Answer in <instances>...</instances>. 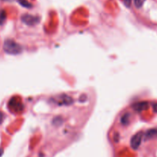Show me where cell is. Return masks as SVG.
<instances>
[{"instance_id":"obj_15","label":"cell","mask_w":157,"mask_h":157,"mask_svg":"<svg viewBox=\"0 0 157 157\" xmlns=\"http://www.w3.org/2000/svg\"><path fill=\"white\" fill-rule=\"evenodd\" d=\"M152 107H153V110L155 113H157V103H155L153 105H152Z\"/></svg>"},{"instance_id":"obj_9","label":"cell","mask_w":157,"mask_h":157,"mask_svg":"<svg viewBox=\"0 0 157 157\" xmlns=\"http://www.w3.org/2000/svg\"><path fill=\"white\" fill-rule=\"evenodd\" d=\"M6 12L5 10H0V25H2L6 19Z\"/></svg>"},{"instance_id":"obj_11","label":"cell","mask_w":157,"mask_h":157,"mask_svg":"<svg viewBox=\"0 0 157 157\" xmlns=\"http://www.w3.org/2000/svg\"><path fill=\"white\" fill-rule=\"evenodd\" d=\"M133 2H134V5H135V6L136 7V8L140 9L143 6L144 2H146V0H133Z\"/></svg>"},{"instance_id":"obj_13","label":"cell","mask_w":157,"mask_h":157,"mask_svg":"<svg viewBox=\"0 0 157 157\" xmlns=\"http://www.w3.org/2000/svg\"><path fill=\"white\" fill-rule=\"evenodd\" d=\"M5 119V114L2 111H0V124H2Z\"/></svg>"},{"instance_id":"obj_5","label":"cell","mask_w":157,"mask_h":157,"mask_svg":"<svg viewBox=\"0 0 157 157\" xmlns=\"http://www.w3.org/2000/svg\"><path fill=\"white\" fill-rule=\"evenodd\" d=\"M134 110L137 112H142L146 110L149 108V102H136L132 105Z\"/></svg>"},{"instance_id":"obj_3","label":"cell","mask_w":157,"mask_h":157,"mask_svg":"<svg viewBox=\"0 0 157 157\" xmlns=\"http://www.w3.org/2000/svg\"><path fill=\"white\" fill-rule=\"evenodd\" d=\"M143 137V133L142 132H137L136 134H135V135L132 137V139H131V141H130L131 147H132L133 149H138L142 143Z\"/></svg>"},{"instance_id":"obj_12","label":"cell","mask_w":157,"mask_h":157,"mask_svg":"<svg viewBox=\"0 0 157 157\" xmlns=\"http://www.w3.org/2000/svg\"><path fill=\"white\" fill-rule=\"evenodd\" d=\"M123 2L126 7H130L131 3H132V0H123Z\"/></svg>"},{"instance_id":"obj_16","label":"cell","mask_w":157,"mask_h":157,"mask_svg":"<svg viewBox=\"0 0 157 157\" xmlns=\"http://www.w3.org/2000/svg\"><path fill=\"white\" fill-rule=\"evenodd\" d=\"M2 154H3V149L0 148V157L2 156Z\"/></svg>"},{"instance_id":"obj_6","label":"cell","mask_w":157,"mask_h":157,"mask_svg":"<svg viewBox=\"0 0 157 157\" xmlns=\"http://www.w3.org/2000/svg\"><path fill=\"white\" fill-rule=\"evenodd\" d=\"M59 99V100L58 101V103L59 105H71L73 102V100L70 96H62Z\"/></svg>"},{"instance_id":"obj_7","label":"cell","mask_w":157,"mask_h":157,"mask_svg":"<svg viewBox=\"0 0 157 157\" xmlns=\"http://www.w3.org/2000/svg\"><path fill=\"white\" fill-rule=\"evenodd\" d=\"M155 137H157V128L149 129V130L146 132V139L149 140V139L155 138Z\"/></svg>"},{"instance_id":"obj_10","label":"cell","mask_w":157,"mask_h":157,"mask_svg":"<svg viewBox=\"0 0 157 157\" xmlns=\"http://www.w3.org/2000/svg\"><path fill=\"white\" fill-rule=\"evenodd\" d=\"M129 115L128 113L123 115L121 118V123H123V125H127L128 123H129Z\"/></svg>"},{"instance_id":"obj_14","label":"cell","mask_w":157,"mask_h":157,"mask_svg":"<svg viewBox=\"0 0 157 157\" xmlns=\"http://www.w3.org/2000/svg\"><path fill=\"white\" fill-rule=\"evenodd\" d=\"M60 122H62V120H61V118L60 117H57V118H55V119H54V120H53V123L54 124H56V123H58L59 125L60 124Z\"/></svg>"},{"instance_id":"obj_4","label":"cell","mask_w":157,"mask_h":157,"mask_svg":"<svg viewBox=\"0 0 157 157\" xmlns=\"http://www.w3.org/2000/svg\"><path fill=\"white\" fill-rule=\"evenodd\" d=\"M9 106L10 107V109L16 112H20L23 109V105H22L21 101L19 100V98L16 97H13L10 99L9 102Z\"/></svg>"},{"instance_id":"obj_17","label":"cell","mask_w":157,"mask_h":157,"mask_svg":"<svg viewBox=\"0 0 157 157\" xmlns=\"http://www.w3.org/2000/svg\"><path fill=\"white\" fill-rule=\"evenodd\" d=\"M2 1H6V2H11L13 0H2Z\"/></svg>"},{"instance_id":"obj_8","label":"cell","mask_w":157,"mask_h":157,"mask_svg":"<svg viewBox=\"0 0 157 157\" xmlns=\"http://www.w3.org/2000/svg\"><path fill=\"white\" fill-rule=\"evenodd\" d=\"M18 2H19L22 7H25V8L29 9L33 7V5H32L29 2H28L27 0H18Z\"/></svg>"},{"instance_id":"obj_2","label":"cell","mask_w":157,"mask_h":157,"mask_svg":"<svg viewBox=\"0 0 157 157\" xmlns=\"http://www.w3.org/2000/svg\"><path fill=\"white\" fill-rule=\"evenodd\" d=\"M21 19H22V22L27 25H34L39 23V20H40L39 17H38V16L29 14H25L22 16Z\"/></svg>"},{"instance_id":"obj_1","label":"cell","mask_w":157,"mask_h":157,"mask_svg":"<svg viewBox=\"0 0 157 157\" xmlns=\"http://www.w3.org/2000/svg\"><path fill=\"white\" fill-rule=\"evenodd\" d=\"M3 50L10 55H18L22 52V47L13 39H8L4 41Z\"/></svg>"}]
</instances>
